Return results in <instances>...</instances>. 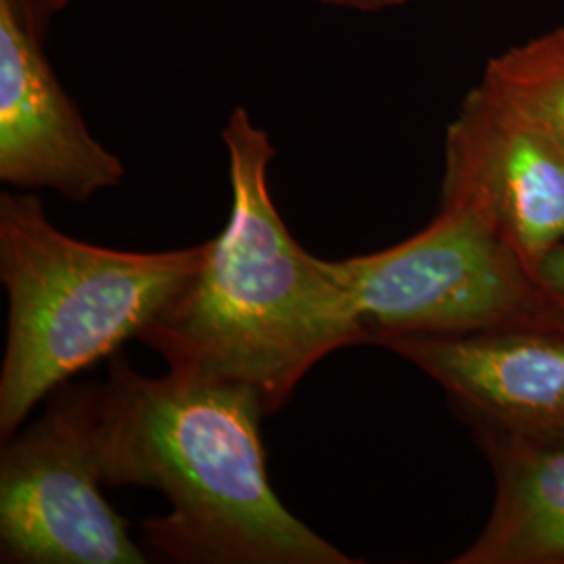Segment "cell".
Listing matches in <instances>:
<instances>
[{"mask_svg": "<svg viewBox=\"0 0 564 564\" xmlns=\"http://www.w3.org/2000/svg\"><path fill=\"white\" fill-rule=\"evenodd\" d=\"M260 395L242 384L142 377L111 356L97 445L105 487H149L170 512L144 542L188 564H354L293 517L268 481Z\"/></svg>", "mask_w": 564, "mask_h": 564, "instance_id": "6da1fadb", "label": "cell"}, {"mask_svg": "<svg viewBox=\"0 0 564 564\" xmlns=\"http://www.w3.org/2000/svg\"><path fill=\"white\" fill-rule=\"evenodd\" d=\"M223 141L232 188L228 224L139 341L160 351L170 372L249 387L274 414L316 364L370 337L321 258L286 230L268 188L276 158L268 132L237 107Z\"/></svg>", "mask_w": 564, "mask_h": 564, "instance_id": "7a4b0ae2", "label": "cell"}, {"mask_svg": "<svg viewBox=\"0 0 564 564\" xmlns=\"http://www.w3.org/2000/svg\"><path fill=\"white\" fill-rule=\"evenodd\" d=\"M188 249L137 253L78 241L34 195H0V281L9 297L0 370V435L88 366L139 339L205 258Z\"/></svg>", "mask_w": 564, "mask_h": 564, "instance_id": "3957f363", "label": "cell"}, {"mask_svg": "<svg viewBox=\"0 0 564 564\" xmlns=\"http://www.w3.org/2000/svg\"><path fill=\"white\" fill-rule=\"evenodd\" d=\"M321 263L370 341L561 324L514 249L463 203L442 202L433 223L389 249Z\"/></svg>", "mask_w": 564, "mask_h": 564, "instance_id": "277c9868", "label": "cell"}, {"mask_svg": "<svg viewBox=\"0 0 564 564\" xmlns=\"http://www.w3.org/2000/svg\"><path fill=\"white\" fill-rule=\"evenodd\" d=\"M101 384H63L46 412L0 452V561L142 564L128 521L101 494Z\"/></svg>", "mask_w": 564, "mask_h": 564, "instance_id": "5b68a950", "label": "cell"}, {"mask_svg": "<svg viewBox=\"0 0 564 564\" xmlns=\"http://www.w3.org/2000/svg\"><path fill=\"white\" fill-rule=\"evenodd\" d=\"M442 202L484 214L533 274L564 242L563 142L481 80L445 134Z\"/></svg>", "mask_w": 564, "mask_h": 564, "instance_id": "8992f818", "label": "cell"}, {"mask_svg": "<svg viewBox=\"0 0 564 564\" xmlns=\"http://www.w3.org/2000/svg\"><path fill=\"white\" fill-rule=\"evenodd\" d=\"M53 18L0 0V181L86 203L120 184L126 167L97 141L46 57Z\"/></svg>", "mask_w": 564, "mask_h": 564, "instance_id": "52a82bcc", "label": "cell"}, {"mask_svg": "<svg viewBox=\"0 0 564 564\" xmlns=\"http://www.w3.org/2000/svg\"><path fill=\"white\" fill-rule=\"evenodd\" d=\"M381 345L442 384L473 424L519 435L564 431V324Z\"/></svg>", "mask_w": 564, "mask_h": 564, "instance_id": "ba28073f", "label": "cell"}, {"mask_svg": "<svg viewBox=\"0 0 564 564\" xmlns=\"http://www.w3.org/2000/svg\"><path fill=\"white\" fill-rule=\"evenodd\" d=\"M496 473L481 535L454 564H564V431L519 435L473 424Z\"/></svg>", "mask_w": 564, "mask_h": 564, "instance_id": "9c48e42d", "label": "cell"}, {"mask_svg": "<svg viewBox=\"0 0 564 564\" xmlns=\"http://www.w3.org/2000/svg\"><path fill=\"white\" fill-rule=\"evenodd\" d=\"M494 84L564 147V28L517 44L485 67Z\"/></svg>", "mask_w": 564, "mask_h": 564, "instance_id": "30bf717a", "label": "cell"}, {"mask_svg": "<svg viewBox=\"0 0 564 564\" xmlns=\"http://www.w3.org/2000/svg\"><path fill=\"white\" fill-rule=\"evenodd\" d=\"M533 279L552 316L564 324V242L545 256L535 268Z\"/></svg>", "mask_w": 564, "mask_h": 564, "instance_id": "8fae6325", "label": "cell"}, {"mask_svg": "<svg viewBox=\"0 0 564 564\" xmlns=\"http://www.w3.org/2000/svg\"><path fill=\"white\" fill-rule=\"evenodd\" d=\"M323 4L351 9V11H381L384 7H393L395 0H318Z\"/></svg>", "mask_w": 564, "mask_h": 564, "instance_id": "7c38bea8", "label": "cell"}, {"mask_svg": "<svg viewBox=\"0 0 564 564\" xmlns=\"http://www.w3.org/2000/svg\"><path fill=\"white\" fill-rule=\"evenodd\" d=\"M402 2H408V0H395V4H402Z\"/></svg>", "mask_w": 564, "mask_h": 564, "instance_id": "4fadbf2b", "label": "cell"}]
</instances>
